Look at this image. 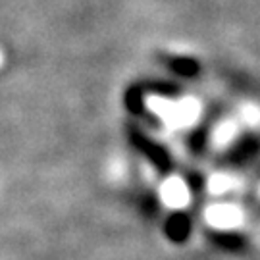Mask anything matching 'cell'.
I'll return each instance as SVG.
<instances>
[{"label":"cell","mask_w":260,"mask_h":260,"mask_svg":"<svg viewBox=\"0 0 260 260\" xmlns=\"http://www.w3.org/2000/svg\"><path fill=\"white\" fill-rule=\"evenodd\" d=\"M166 64L172 72H176L179 75L193 77V75L199 74V64L191 58H170V60H166Z\"/></svg>","instance_id":"5b68a950"},{"label":"cell","mask_w":260,"mask_h":260,"mask_svg":"<svg viewBox=\"0 0 260 260\" xmlns=\"http://www.w3.org/2000/svg\"><path fill=\"white\" fill-rule=\"evenodd\" d=\"M129 141L135 145V149L139 150L141 154H145L156 166L158 172L168 174L172 170V160H170V154L164 150V147H160L154 141H150L149 137H145L139 129L129 127Z\"/></svg>","instance_id":"6da1fadb"},{"label":"cell","mask_w":260,"mask_h":260,"mask_svg":"<svg viewBox=\"0 0 260 260\" xmlns=\"http://www.w3.org/2000/svg\"><path fill=\"white\" fill-rule=\"evenodd\" d=\"M127 108H129L131 112H141V108H143V99H141V89H137V87H133V89H129L127 91Z\"/></svg>","instance_id":"8992f818"},{"label":"cell","mask_w":260,"mask_h":260,"mask_svg":"<svg viewBox=\"0 0 260 260\" xmlns=\"http://www.w3.org/2000/svg\"><path fill=\"white\" fill-rule=\"evenodd\" d=\"M260 150V143L258 139H254V137H247V139H243L237 147H235V150H233L232 154H230V160L232 162H245V160H249V158H252L256 152Z\"/></svg>","instance_id":"277c9868"},{"label":"cell","mask_w":260,"mask_h":260,"mask_svg":"<svg viewBox=\"0 0 260 260\" xmlns=\"http://www.w3.org/2000/svg\"><path fill=\"white\" fill-rule=\"evenodd\" d=\"M210 241L214 245H218L220 249H225V251H241L247 245V239L239 235V233H230V232H212L210 235Z\"/></svg>","instance_id":"3957f363"},{"label":"cell","mask_w":260,"mask_h":260,"mask_svg":"<svg viewBox=\"0 0 260 260\" xmlns=\"http://www.w3.org/2000/svg\"><path fill=\"white\" fill-rule=\"evenodd\" d=\"M191 232H193V222H191L189 214L174 212L168 216L166 223H164V235L172 243L183 245L191 237Z\"/></svg>","instance_id":"7a4b0ae2"}]
</instances>
